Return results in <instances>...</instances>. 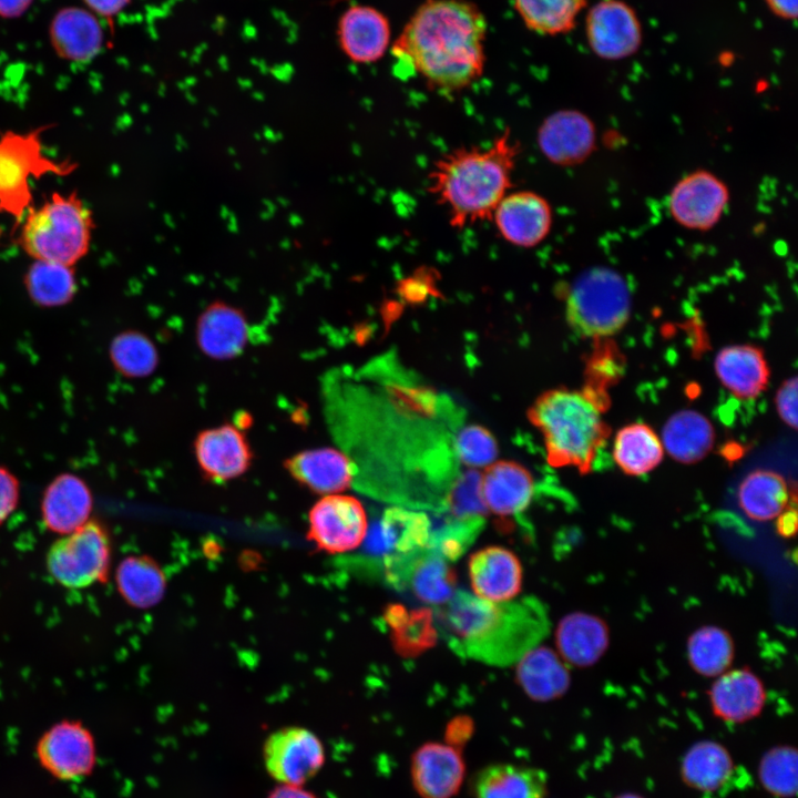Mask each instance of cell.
Returning <instances> with one entry per match:
<instances>
[{"instance_id":"6da1fadb","label":"cell","mask_w":798,"mask_h":798,"mask_svg":"<svg viewBox=\"0 0 798 798\" xmlns=\"http://www.w3.org/2000/svg\"><path fill=\"white\" fill-rule=\"evenodd\" d=\"M487 20L468 0H426L392 45L393 55L439 92L457 93L484 70Z\"/></svg>"},{"instance_id":"7a4b0ae2","label":"cell","mask_w":798,"mask_h":798,"mask_svg":"<svg viewBox=\"0 0 798 798\" xmlns=\"http://www.w3.org/2000/svg\"><path fill=\"white\" fill-rule=\"evenodd\" d=\"M451 646L490 665H510L536 646L548 622L534 598L494 603L457 590L439 610Z\"/></svg>"},{"instance_id":"3957f363","label":"cell","mask_w":798,"mask_h":798,"mask_svg":"<svg viewBox=\"0 0 798 798\" xmlns=\"http://www.w3.org/2000/svg\"><path fill=\"white\" fill-rule=\"evenodd\" d=\"M520 145L507 129L488 146H462L442 154L428 175L429 193L454 228L491 216L512 187Z\"/></svg>"},{"instance_id":"277c9868","label":"cell","mask_w":798,"mask_h":798,"mask_svg":"<svg viewBox=\"0 0 798 798\" xmlns=\"http://www.w3.org/2000/svg\"><path fill=\"white\" fill-rule=\"evenodd\" d=\"M602 412L584 390L560 388L541 395L529 418L543 434L549 463L575 467L582 474L591 471L597 450L610 434Z\"/></svg>"},{"instance_id":"5b68a950","label":"cell","mask_w":798,"mask_h":798,"mask_svg":"<svg viewBox=\"0 0 798 798\" xmlns=\"http://www.w3.org/2000/svg\"><path fill=\"white\" fill-rule=\"evenodd\" d=\"M94 227L91 209L75 192H53L27 211L17 243L34 260L74 267L88 254Z\"/></svg>"},{"instance_id":"8992f818","label":"cell","mask_w":798,"mask_h":798,"mask_svg":"<svg viewBox=\"0 0 798 798\" xmlns=\"http://www.w3.org/2000/svg\"><path fill=\"white\" fill-rule=\"evenodd\" d=\"M52 125L0 135V213L14 221V228L32 206L31 180L47 174L66 176L78 168L70 160L58 162L43 153L41 135Z\"/></svg>"},{"instance_id":"52a82bcc","label":"cell","mask_w":798,"mask_h":798,"mask_svg":"<svg viewBox=\"0 0 798 798\" xmlns=\"http://www.w3.org/2000/svg\"><path fill=\"white\" fill-rule=\"evenodd\" d=\"M630 314L631 293L627 282L610 267L586 269L569 289L567 321L583 336L607 338L627 323Z\"/></svg>"},{"instance_id":"ba28073f","label":"cell","mask_w":798,"mask_h":798,"mask_svg":"<svg viewBox=\"0 0 798 798\" xmlns=\"http://www.w3.org/2000/svg\"><path fill=\"white\" fill-rule=\"evenodd\" d=\"M112 541L105 525L90 519L49 549L45 565L51 577L66 589H84L109 579Z\"/></svg>"},{"instance_id":"9c48e42d","label":"cell","mask_w":798,"mask_h":798,"mask_svg":"<svg viewBox=\"0 0 798 798\" xmlns=\"http://www.w3.org/2000/svg\"><path fill=\"white\" fill-rule=\"evenodd\" d=\"M307 536L319 550L342 553L357 549L367 534L362 503L351 495L326 494L310 509Z\"/></svg>"},{"instance_id":"30bf717a","label":"cell","mask_w":798,"mask_h":798,"mask_svg":"<svg viewBox=\"0 0 798 798\" xmlns=\"http://www.w3.org/2000/svg\"><path fill=\"white\" fill-rule=\"evenodd\" d=\"M263 755L268 774L284 785H304L325 763V750L318 737L297 726L284 727L270 734Z\"/></svg>"},{"instance_id":"8fae6325","label":"cell","mask_w":798,"mask_h":798,"mask_svg":"<svg viewBox=\"0 0 798 798\" xmlns=\"http://www.w3.org/2000/svg\"><path fill=\"white\" fill-rule=\"evenodd\" d=\"M585 34L592 52L607 61L632 57L643 41L641 21L623 0L596 2L586 14Z\"/></svg>"},{"instance_id":"7c38bea8","label":"cell","mask_w":798,"mask_h":798,"mask_svg":"<svg viewBox=\"0 0 798 798\" xmlns=\"http://www.w3.org/2000/svg\"><path fill=\"white\" fill-rule=\"evenodd\" d=\"M37 757L42 767L57 779H81L95 766L94 738L81 722L63 719L40 737Z\"/></svg>"},{"instance_id":"4fadbf2b","label":"cell","mask_w":798,"mask_h":798,"mask_svg":"<svg viewBox=\"0 0 798 798\" xmlns=\"http://www.w3.org/2000/svg\"><path fill=\"white\" fill-rule=\"evenodd\" d=\"M728 202L726 184L712 172L697 170L674 185L668 197V208L681 226L708 231L718 223Z\"/></svg>"},{"instance_id":"5bb4252c","label":"cell","mask_w":798,"mask_h":798,"mask_svg":"<svg viewBox=\"0 0 798 798\" xmlns=\"http://www.w3.org/2000/svg\"><path fill=\"white\" fill-rule=\"evenodd\" d=\"M491 219L500 236L520 248H532L550 234L553 214L550 203L533 191L509 192Z\"/></svg>"},{"instance_id":"9a60e30c","label":"cell","mask_w":798,"mask_h":798,"mask_svg":"<svg viewBox=\"0 0 798 798\" xmlns=\"http://www.w3.org/2000/svg\"><path fill=\"white\" fill-rule=\"evenodd\" d=\"M540 152L551 163L572 166L584 162L594 151L596 131L592 120L573 109L559 110L539 126Z\"/></svg>"},{"instance_id":"2e32d148","label":"cell","mask_w":798,"mask_h":798,"mask_svg":"<svg viewBox=\"0 0 798 798\" xmlns=\"http://www.w3.org/2000/svg\"><path fill=\"white\" fill-rule=\"evenodd\" d=\"M194 453L204 478L215 483L243 475L253 461L245 434L232 423L201 431L194 441Z\"/></svg>"},{"instance_id":"e0dca14e","label":"cell","mask_w":798,"mask_h":798,"mask_svg":"<svg viewBox=\"0 0 798 798\" xmlns=\"http://www.w3.org/2000/svg\"><path fill=\"white\" fill-rule=\"evenodd\" d=\"M468 572L474 595L485 601L508 602L522 590V564L511 550L501 545H489L472 553Z\"/></svg>"},{"instance_id":"ac0fdd59","label":"cell","mask_w":798,"mask_h":798,"mask_svg":"<svg viewBox=\"0 0 798 798\" xmlns=\"http://www.w3.org/2000/svg\"><path fill=\"white\" fill-rule=\"evenodd\" d=\"M93 494L88 483L76 474L57 475L44 489L41 519L48 531L65 535L90 520Z\"/></svg>"},{"instance_id":"d6986e66","label":"cell","mask_w":798,"mask_h":798,"mask_svg":"<svg viewBox=\"0 0 798 798\" xmlns=\"http://www.w3.org/2000/svg\"><path fill=\"white\" fill-rule=\"evenodd\" d=\"M248 336L245 314L226 301L211 303L196 320V342L203 354L216 360L241 355L247 346Z\"/></svg>"},{"instance_id":"ffe728a7","label":"cell","mask_w":798,"mask_h":798,"mask_svg":"<svg viewBox=\"0 0 798 798\" xmlns=\"http://www.w3.org/2000/svg\"><path fill=\"white\" fill-rule=\"evenodd\" d=\"M388 18L369 6H352L339 18L337 38L342 52L356 63L381 59L390 42Z\"/></svg>"},{"instance_id":"44dd1931","label":"cell","mask_w":798,"mask_h":798,"mask_svg":"<svg viewBox=\"0 0 798 798\" xmlns=\"http://www.w3.org/2000/svg\"><path fill=\"white\" fill-rule=\"evenodd\" d=\"M708 697L716 717L729 723H745L761 713L767 693L760 677L744 666L717 676L708 689Z\"/></svg>"},{"instance_id":"7402d4cb","label":"cell","mask_w":798,"mask_h":798,"mask_svg":"<svg viewBox=\"0 0 798 798\" xmlns=\"http://www.w3.org/2000/svg\"><path fill=\"white\" fill-rule=\"evenodd\" d=\"M466 766L459 749L427 743L412 756L411 776L421 798H452L460 789Z\"/></svg>"},{"instance_id":"603a6c76","label":"cell","mask_w":798,"mask_h":798,"mask_svg":"<svg viewBox=\"0 0 798 798\" xmlns=\"http://www.w3.org/2000/svg\"><path fill=\"white\" fill-rule=\"evenodd\" d=\"M284 467L300 485L324 495L344 491L355 478L352 461L329 447L299 451L288 458Z\"/></svg>"},{"instance_id":"cb8c5ba5","label":"cell","mask_w":798,"mask_h":798,"mask_svg":"<svg viewBox=\"0 0 798 798\" xmlns=\"http://www.w3.org/2000/svg\"><path fill=\"white\" fill-rule=\"evenodd\" d=\"M51 45L61 59L88 62L101 51L104 33L98 17L86 8L65 7L49 25Z\"/></svg>"},{"instance_id":"d4e9b609","label":"cell","mask_w":798,"mask_h":798,"mask_svg":"<svg viewBox=\"0 0 798 798\" xmlns=\"http://www.w3.org/2000/svg\"><path fill=\"white\" fill-rule=\"evenodd\" d=\"M557 654L569 665L585 668L596 664L610 646V628L597 615L572 612L555 630Z\"/></svg>"},{"instance_id":"484cf974","label":"cell","mask_w":798,"mask_h":798,"mask_svg":"<svg viewBox=\"0 0 798 798\" xmlns=\"http://www.w3.org/2000/svg\"><path fill=\"white\" fill-rule=\"evenodd\" d=\"M515 679L523 692L536 702L560 698L571 685L566 663L548 646H534L516 662Z\"/></svg>"},{"instance_id":"4316f807","label":"cell","mask_w":798,"mask_h":798,"mask_svg":"<svg viewBox=\"0 0 798 798\" xmlns=\"http://www.w3.org/2000/svg\"><path fill=\"white\" fill-rule=\"evenodd\" d=\"M534 491L530 472L513 461H499L482 474V495L488 511L509 516L524 511Z\"/></svg>"},{"instance_id":"83f0119b","label":"cell","mask_w":798,"mask_h":798,"mask_svg":"<svg viewBox=\"0 0 798 798\" xmlns=\"http://www.w3.org/2000/svg\"><path fill=\"white\" fill-rule=\"evenodd\" d=\"M715 370L720 382L738 399H753L767 386L769 368L763 351L750 345L723 348Z\"/></svg>"},{"instance_id":"f1b7e54d","label":"cell","mask_w":798,"mask_h":798,"mask_svg":"<svg viewBox=\"0 0 798 798\" xmlns=\"http://www.w3.org/2000/svg\"><path fill=\"white\" fill-rule=\"evenodd\" d=\"M714 439L710 421L702 413L686 409L674 413L666 421L662 444L676 461L693 463L710 451Z\"/></svg>"},{"instance_id":"f546056e","label":"cell","mask_w":798,"mask_h":798,"mask_svg":"<svg viewBox=\"0 0 798 798\" xmlns=\"http://www.w3.org/2000/svg\"><path fill=\"white\" fill-rule=\"evenodd\" d=\"M474 791L475 798H544L546 776L525 766L490 765L479 773Z\"/></svg>"},{"instance_id":"4dcf8cb0","label":"cell","mask_w":798,"mask_h":798,"mask_svg":"<svg viewBox=\"0 0 798 798\" xmlns=\"http://www.w3.org/2000/svg\"><path fill=\"white\" fill-rule=\"evenodd\" d=\"M115 584L122 598L136 608L156 605L166 590L162 569L147 555L124 557L116 567Z\"/></svg>"},{"instance_id":"1f68e13d","label":"cell","mask_w":798,"mask_h":798,"mask_svg":"<svg viewBox=\"0 0 798 798\" xmlns=\"http://www.w3.org/2000/svg\"><path fill=\"white\" fill-rule=\"evenodd\" d=\"M737 501L747 518L756 522H768L788 507V485L775 471L755 470L740 482Z\"/></svg>"},{"instance_id":"d6a6232c","label":"cell","mask_w":798,"mask_h":798,"mask_svg":"<svg viewBox=\"0 0 798 798\" xmlns=\"http://www.w3.org/2000/svg\"><path fill=\"white\" fill-rule=\"evenodd\" d=\"M377 532L382 550L393 551L389 556L415 555L428 545L431 522L423 513L391 508L383 513Z\"/></svg>"},{"instance_id":"836d02e7","label":"cell","mask_w":798,"mask_h":798,"mask_svg":"<svg viewBox=\"0 0 798 798\" xmlns=\"http://www.w3.org/2000/svg\"><path fill=\"white\" fill-rule=\"evenodd\" d=\"M683 780L699 791H715L723 787L734 771L728 750L713 740L694 744L682 761Z\"/></svg>"},{"instance_id":"e575fe53","label":"cell","mask_w":798,"mask_h":798,"mask_svg":"<svg viewBox=\"0 0 798 798\" xmlns=\"http://www.w3.org/2000/svg\"><path fill=\"white\" fill-rule=\"evenodd\" d=\"M663 453L661 439L644 423L625 426L616 433L613 457L621 470L628 475L649 472L662 461Z\"/></svg>"},{"instance_id":"d590c367","label":"cell","mask_w":798,"mask_h":798,"mask_svg":"<svg viewBox=\"0 0 798 798\" xmlns=\"http://www.w3.org/2000/svg\"><path fill=\"white\" fill-rule=\"evenodd\" d=\"M687 659L692 669L704 677H717L729 669L735 644L728 631L716 625L695 630L687 640Z\"/></svg>"},{"instance_id":"8d00e7d4","label":"cell","mask_w":798,"mask_h":798,"mask_svg":"<svg viewBox=\"0 0 798 798\" xmlns=\"http://www.w3.org/2000/svg\"><path fill=\"white\" fill-rule=\"evenodd\" d=\"M30 299L41 307H59L70 303L76 293L74 267L34 260L24 275Z\"/></svg>"},{"instance_id":"74e56055","label":"cell","mask_w":798,"mask_h":798,"mask_svg":"<svg viewBox=\"0 0 798 798\" xmlns=\"http://www.w3.org/2000/svg\"><path fill=\"white\" fill-rule=\"evenodd\" d=\"M390 626L392 643L400 655L415 656L433 646L437 637L430 610L407 611L400 604H391L385 611Z\"/></svg>"},{"instance_id":"f35d334b","label":"cell","mask_w":798,"mask_h":798,"mask_svg":"<svg viewBox=\"0 0 798 798\" xmlns=\"http://www.w3.org/2000/svg\"><path fill=\"white\" fill-rule=\"evenodd\" d=\"M531 31L556 35L570 32L587 0H512Z\"/></svg>"},{"instance_id":"ab89813d","label":"cell","mask_w":798,"mask_h":798,"mask_svg":"<svg viewBox=\"0 0 798 798\" xmlns=\"http://www.w3.org/2000/svg\"><path fill=\"white\" fill-rule=\"evenodd\" d=\"M409 582L413 594L427 604L443 605L457 591L454 571L438 554L416 559L409 569Z\"/></svg>"},{"instance_id":"60d3db41","label":"cell","mask_w":798,"mask_h":798,"mask_svg":"<svg viewBox=\"0 0 798 798\" xmlns=\"http://www.w3.org/2000/svg\"><path fill=\"white\" fill-rule=\"evenodd\" d=\"M109 354L115 370L127 378L147 377L158 365V351L154 342L134 329L117 334L110 344Z\"/></svg>"},{"instance_id":"b9f144b4","label":"cell","mask_w":798,"mask_h":798,"mask_svg":"<svg viewBox=\"0 0 798 798\" xmlns=\"http://www.w3.org/2000/svg\"><path fill=\"white\" fill-rule=\"evenodd\" d=\"M623 368V357L615 344L607 338H597L586 365V383L583 390L603 411L610 406L606 390L621 378Z\"/></svg>"},{"instance_id":"7bdbcfd3","label":"cell","mask_w":798,"mask_h":798,"mask_svg":"<svg viewBox=\"0 0 798 798\" xmlns=\"http://www.w3.org/2000/svg\"><path fill=\"white\" fill-rule=\"evenodd\" d=\"M446 507L453 521L482 522L488 509L482 495V474L477 469L466 470L452 481Z\"/></svg>"},{"instance_id":"ee69618b","label":"cell","mask_w":798,"mask_h":798,"mask_svg":"<svg viewBox=\"0 0 798 798\" xmlns=\"http://www.w3.org/2000/svg\"><path fill=\"white\" fill-rule=\"evenodd\" d=\"M797 751L790 746H777L761 758L758 775L763 787L777 797L788 798L797 791Z\"/></svg>"},{"instance_id":"f6af8a7d","label":"cell","mask_w":798,"mask_h":798,"mask_svg":"<svg viewBox=\"0 0 798 798\" xmlns=\"http://www.w3.org/2000/svg\"><path fill=\"white\" fill-rule=\"evenodd\" d=\"M452 448L457 458L473 469L492 464L498 454L493 436L475 424L461 428L453 439Z\"/></svg>"},{"instance_id":"bcb514c9","label":"cell","mask_w":798,"mask_h":798,"mask_svg":"<svg viewBox=\"0 0 798 798\" xmlns=\"http://www.w3.org/2000/svg\"><path fill=\"white\" fill-rule=\"evenodd\" d=\"M19 499V480L9 469L0 466V525L14 512Z\"/></svg>"},{"instance_id":"7dc6e473","label":"cell","mask_w":798,"mask_h":798,"mask_svg":"<svg viewBox=\"0 0 798 798\" xmlns=\"http://www.w3.org/2000/svg\"><path fill=\"white\" fill-rule=\"evenodd\" d=\"M776 408L780 418L790 427L797 426V378L785 381L776 395Z\"/></svg>"},{"instance_id":"c3c4849f","label":"cell","mask_w":798,"mask_h":798,"mask_svg":"<svg viewBox=\"0 0 798 798\" xmlns=\"http://www.w3.org/2000/svg\"><path fill=\"white\" fill-rule=\"evenodd\" d=\"M474 730V725L469 716H457L452 718L446 728V740L457 749L466 745Z\"/></svg>"},{"instance_id":"681fc988","label":"cell","mask_w":798,"mask_h":798,"mask_svg":"<svg viewBox=\"0 0 798 798\" xmlns=\"http://www.w3.org/2000/svg\"><path fill=\"white\" fill-rule=\"evenodd\" d=\"M96 17L111 18L120 13L131 0H82Z\"/></svg>"},{"instance_id":"f907efd6","label":"cell","mask_w":798,"mask_h":798,"mask_svg":"<svg viewBox=\"0 0 798 798\" xmlns=\"http://www.w3.org/2000/svg\"><path fill=\"white\" fill-rule=\"evenodd\" d=\"M797 511L795 508L787 507L776 518V531L784 539H791L797 532Z\"/></svg>"},{"instance_id":"816d5d0a","label":"cell","mask_w":798,"mask_h":798,"mask_svg":"<svg viewBox=\"0 0 798 798\" xmlns=\"http://www.w3.org/2000/svg\"><path fill=\"white\" fill-rule=\"evenodd\" d=\"M769 10L778 18L795 20L798 12V0H764Z\"/></svg>"},{"instance_id":"f5cc1de1","label":"cell","mask_w":798,"mask_h":798,"mask_svg":"<svg viewBox=\"0 0 798 798\" xmlns=\"http://www.w3.org/2000/svg\"><path fill=\"white\" fill-rule=\"evenodd\" d=\"M33 0H0V18L14 19L21 17Z\"/></svg>"},{"instance_id":"db71d44e","label":"cell","mask_w":798,"mask_h":798,"mask_svg":"<svg viewBox=\"0 0 798 798\" xmlns=\"http://www.w3.org/2000/svg\"><path fill=\"white\" fill-rule=\"evenodd\" d=\"M267 798H317L311 792L301 788V786L280 784L272 790Z\"/></svg>"},{"instance_id":"11a10c76","label":"cell","mask_w":798,"mask_h":798,"mask_svg":"<svg viewBox=\"0 0 798 798\" xmlns=\"http://www.w3.org/2000/svg\"><path fill=\"white\" fill-rule=\"evenodd\" d=\"M616 798H643V797H641L636 794H633V792H626V794H622V795L617 796Z\"/></svg>"}]
</instances>
